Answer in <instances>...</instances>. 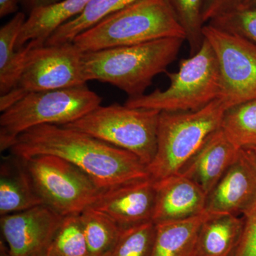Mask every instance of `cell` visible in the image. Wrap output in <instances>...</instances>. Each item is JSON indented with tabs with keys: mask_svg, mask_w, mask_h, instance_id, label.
<instances>
[{
	"mask_svg": "<svg viewBox=\"0 0 256 256\" xmlns=\"http://www.w3.org/2000/svg\"><path fill=\"white\" fill-rule=\"evenodd\" d=\"M102 98L87 86L30 92L2 112L0 151L10 150L18 136L44 124L66 126L101 106Z\"/></svg>",
	"mask_w": 256,
	"mask_h": 256,
	"instance_id": "cell-4",
	"label": "cell"
},
{
	"mask_svg": "<svg viewBox=\"0 0 256 256\" xmlns=\"http://www.w3.org/2000/svg\"><path fill=\"white\" fill-rule=\"evenodd\" d=\"M182 26L190 48V54L194 55L201 48L204 37L203 28L204 0H168Z\"/></svg>",
	"mask_w": 256,
	"mask_h": 256,
	"instance_id": "cell-25",
	"label": "cell"
},
{
	"mask_svg": "<svg viewBox=\"0 0 256 256\" xmlns=\"http://www.w3.org/2000/svg\"><path fill=\"white\" fill-rule=\"evenodd\" d=\"M156 236L153 222L122 228L110 256H151Z\"/></svg>",
	"mask_w": 256,
	"mask_h": 256,
	"instance_id": "cell-26",
	"label": "cell"
},
{
	"mask_svg": "<svg viewBox=\"0 0 256 256\" xmlns=\"http://www.w3.org/2000/svg\"><path fill=\"white\" fill-rule=\"evenodd\" d=\"M156 224L188 220L204 213L207 196L196 184L184 175H172L154 182Z\"/></svg>",
	"mask_w": 256,
	"mask_h": 256,
	"instance_id": "cell-14",
	"label": "cell"
},
{
	"mask_svg": "<svg viewBox=\"0 0 256 256\" xmlns=\"http://www.w3.org/2000/svg\"><path fill=\"white\" fill-rule=\"evenodd\" d=\"M92 1L62 0L56 4L32 10L18 36L16 50L32 41L46 44L56 30L82 14Z\"/></svg>",
	"mask_w": 256,
	"mask_h": 256,
	"instance_id": "cell-17",
	"label": "cell"
},
{
	"mask_svg": "<svg viewBox=\"0 0 256 256\" xmlns=\"http://www.w3.org/2000/svg\"><path fill=\"white\" fill-rule=\"evenodd\" d=\"M84 55L74 42L54 45L37 43L28 54L16 86L0 97V112L30 92L86 85Z\"/></svg>",
	"mask_w": 256,
	"mask_h": 256,
	"instance_id": "cell-8",
	"label": "cell"
},
{
	"mask_svg": "<svg viewBox=\"0 0 256 256\" xmlns=\"http://www.w3.org/2000/svg\"><path fill=\"white\" fill-rule=\"evenodd\" d=\"M244 227V216L208 215L200 228L193 256H234Z\"/></svg>",
	"mask_w": 256,
	"mask_h": 256,
	"instance_id": "cell-18",
	"label": "cell"
},
{
	"mask_svg": "<svg viewBox=\"0 0 256 256\" xmlns=\"http://www.w3.org/2000/svg\"><path fill=\"white\" fill-rule=\"evenodd\" d=\"M10 153L23 159L52 156L86 173L102 190L149 178L137 156L77 130L44 124L20 134Z\"/></svg>",
	"mask_w": 256,
	"mask_h": 256,
	"instance_id": "cell-1",
	"label": "cell"
},
{
	"mask_svg": "<svg viewBox=\"0 0 256 256\" xmlns=\"http://www.w3.org/2000/svg\"><path fill=\"white\" fill-rule=\"evenodd\" d=\"M136 1L138 0H92L82 14L56 30L45 44L73 42L84 32Z\"/></svg>",
	"mask_w": 256,
	"mask_h": 256,
	"instance_id": "cell-21",
	"label": "cell"
},
{
	"mask_svg": "<svg viewBox=\"0 0 256 256\" xmlns=\"http://www.w3.org/2000/svg\"><path fill=\"white\" fill-rule=\"evenodd\" d=\"M64 217L42 204L0 217L2 235L11 256H44Z\"/></svg>",
	"mask_w": 256,
	"mask_h": 256,
	"instance_id": "cell-11",
	"label": "cell"
},
{
	"mask_svg": "<svg viewBox=\"0 0 256 256\" xmlns=\"http://www.w3.org/2000/svg\"><path fill=\"white\" fill-rule=\"evenodd\" d=\"M185 42L168 38L140 44L84 52L87 82H107L129 98L144 95L156 76L166 72Z\"/></svg>",
	"mask_w": 256,
	"mask_h": 256,
	"instance_id": "cell-2",
	"label": "cell"
},
{
	"mask_svg": "<svg viewBox=\"0 0 256 256\" xmlns=\"http://www.w3.org/2000/svg\"><path fill=\"white\" fill-rule=\"evenodd\" d=\"M256 6V0H244L242 6L240 8H254Z\"/></svg>",
	"mask_w": 256,
	"mask_h": 256,
	"instance_id": "cell-32",
	"label": "cell"
},
{
	"mask_svg": "<svg viewBox=\"0 0 256 256\" xmlns=\"http://www.w3.org/2000/svg\"><path fill=\"white\" fill-rule=\"evenodd\" d=\"M183 38L184 31L168 0H138L79 35L73 42L84 52Z\"/></svg>",
	"mask_w": 256,
	"mask_h": 256,
	"instance_id": "cell-3",
	"label": "cell"
},
{
	"mask_svg": "<svg viewBox=\"0 0 256 256\" xmlns=\"http://www.w3.org/2000/svg\"><path fill=\"white\" fill-rule=\"evenodd\" d=\"M60 1L62 0H20V3L31 12L37 8L56 4Z\"/></svg>",
	"mask_w": 256,
	"mask_h": 256,
	"instance_id": "cell-31",
	"label": "cell"
},
{
	"mask_svg": "<svg viewBox=\"0 0 256 256\" xmlns=\"http://www.w3.org/2000/svg\"><path fill=\"white\" fill-rule=\"evenodd\" d=\"M166 75L170 80L168 88L129 98L124 105L160 112H188L200 110L220 98V69L206 40L197 53L180 62L178 72Z\"/></svg>",
	"mask_w": 256,
	"mask_h": 256,
	"instance_id": "cell-6",
	"label": "cell"
},
{
	"mask_svg": "<svg viewBox=\"0 0 256 256\" xmlns=\"http://www.w3.org/2000/svg\"><path fill=\"white\" fill-rule=\"evenodd\" d=\"M156 203V183L149 178L102 190L90 207L124 228L153 222Z\"/></svg>",
	"mask_w": 256,
	"mask_h": 256,
	"instance_id": "cell-13",
	"label": "cell"
},
{
	"mask_svg": "<svg viewBox=\"0 0 256 256\" xmlns=\"http://www.w3.org/2000/svg\"><path fill=\"white\" fill-rule=\"evenodd\" d=\"M20 0H0V18L18 12Z\"/></svg>",
	"mask_w": 256,
	"mask_h": 256,
	"instance_id": "cell-30",
	"label": "cell"
},
{
	"mask_svg": "<svg viewBox=\"0 0 256 256\" xmlns=\"http://www.w3.org/2000/svg\"><path fill=\"white\" fill-rule=\"evenodd\" d=\"M239 150L220 128L207 140L180 173L196 184L208 197L233 164Z\"/></svg>",
	"mask_w": 256,
	"mask_h": 256,
	"instance_id": "cell-15",
	"label": "cell"
},
{
	"mask_svg": "<svg viewBox=\"0 0 256 256\" xmlns=\"http://www.w3.org/2000/svg\"><path fill=\"white\" fill-rule=\"evenodd\" d=\"M244 218V230L234 256H256V202Z\"/></svg>",
	"mask_w": 256,
	"mask_h": 256,
	"instance_id": "cell-28",
	"label": "cell"
},
{
	"mask_svg": "<svg viewBox=\"0 0 256 256\" xmlns=\"http://www.w3.org/2000/svg\"><path fill=\"white\" fill-rule=\"evenodd\" d=\"M46 256H90L79 215L64 217Z\"/></svg>",
	"mask_w": 256,
	"mask_h": 256,
	"instance_id": "cell-24",
	"label": "cell"
},
{
	"mask_svg": "<svg viewBox=\"0 0 256 256\" xmlns=\"http://www.w3.org/2000/svg\"><path fill=\"white\" fill-rule=\"evenodd\" d=\"M256 202V154L254 150L242 149L207 197L205 212L208 214L244 216Z\"/></svg>",
	"mask_w": 256,
	"mask_h": 256,
	"instance_id": "cell-12",
	"label": "cell"
},
{
	"mask_svg": "<svg viewBox=\"0 0 256 256\" xmlns=\"http://www.w3.org/2000/svg\"><path fill=\"white\" fill-rule=\"evenodd\" d=\"M220 129L237 149L256 148V100L226 109Z\"/></svg>",
	"mask_w": 256,
	"mask_h": 256,
	"instance_id": "cell-23",
	"label": "cell"
},
{
	"mask_svg": "<svg viewBox=\"0 0 256 256\" xmlns=\"http://www.w3.org/2000/svg\"><path fill=\"white\" fill-rule=\"evenodd\" d=\"M24 160L43 204L63 217L80 214L102 191L89 175L62 158L38 156Z\"/></svg>",
	"mask_w": 256,
	"mask_h": 256,
	"instance_id": "cell-9",
	"label": "cell"
},
{
	"mask_svg": "<svg viewBox=\"0 0 256 256\" xmlns=\"http://www.w3.org/2000/svg\"></svg>",
	"mask_w": 256,
	"mask_h": 256,
	"instance_id": "cell-34",
	"label": "cell"
},
{
	"mask_svg": "<svg viewBox=\"0 0 256 256\" xmlns=\"http://www.w3.org/2000/svg\"><path fill=\"white\" fill-rule=\"evenodd\" d=\"M26 18V15L23 12H18L9 22L2 26L0 30L1 96L6 95L16 86L30 50L40 42H30L26 46L16 50V42Z\"/></svg>",
	"mask_w": 256,
	"mask_h": 256,
	"instance_id": "cell-19",
	"label": "cell"
},
{
	"mask_svg": "<svg viewBox=\"0 0 256 256\" xmlns=\"http://www.w3.org/2000/svg\"><path fill=\"white\" fill-rule=\"evenodd\" d=\"M208 24L245 38L256 45V6L239 8Z\"/></svg>",
	"mask_w": 256,
	"mask_h": 256,
	"instance_id": "cell-27",
	"label": "cell"
},
{
	"mask_svg": "<svg viewBox=\"0 0 256 256\" xmlns=\"http://www.w3.org/2000/svg\"><path fill=\"white\" fill-rule=\"evenodd\" d=\"M203 34L214 52L226 108L256 100V45L206 24Z\"/></svg>",
	"mask_w": 256,
	"mask_h": 256,
	"instance_id": "cell-10",
	"label": "cell"
},
{
	"mask_svg": "<svg viewBox=\"0 0 256 256\" xmlns=\"http://www.w3.org/2000/svg\"><path fill=\"white\" fill-rule=\"evenodd\" d=\"M244 0H204V21L208 24L226 13L238 9Z\"/></svg>",
	"mask_w": 256,
	"mask_h": 256,
	"instance_id": "cell-29",
	"label": "cell"
},
{
	"mask_svg": "<svg viewBox=\"0 0 256 256\" xmlns=\"http://www.w3.org/2000/svg\"><path fill=\"white\" fill-rule=\"evenodd\" d=\"M252 150H254V152H255L256 156V148H254V149H252Z\"/></svg>",
	"mask_w": 256,
	"mask_h": 256,
	"instance_id": "cell-33",
	"label": "cell"
},
{
	"mask_svg": "<svg viewBox=\"0 0 256 256\" xmlns=\"http://www.w3.org/2000/svg\"><path fill=\"white\" fill-rule=\"evenodd\" d=\"M161 112L114 104L99 106L68 126L138 156L149 166L156 156Z\"/></svg>",
	"mask_w": 256,
	"mask_h": 256,
	"instance_id": "cell-7",
	"label": "cell"
},
{
	"mask_svg": "<svg viewBox=\"0 0 256 256\" xmlns=\"http://www.w3.org/2000/svg\"><path fill=\"white\" fill-rule=\"evenodd\" d=\"M226 109L220 98L196 111L161 112L156 154L148 166L150 178L158 182L178 174L220 129Z\"/></svg>",
	"mask_w": 256,
	"mask_h": 256,
	"instance_id": "cell-5",
	"label": "cell"
},
{
	"mask_svg": "<svg viewBox=\"0 0 256 256\" xmlns=\"http://www.w3.org/2000/svg\"><path fill=\"white\" fill-rule=\"evenodd\" d=\"M204 213L188 220L156 224V236L151 256H193Z\"/></svg>",
	"mask_w": 256,
	"mask_h": 256,
	"instance_id": "cell-20",
	"label": "cell"
},
{
	"mask_svg": "<svg viewBox=\"0 0 256 256\" xmlns=\"http://www.w3.org/2000/svg\"><path fill=\"white\" fill-rule=\"evenodd\" d=\"M90 256H110L122 228L102 212L88 207L79 214Z\"/></svg>",
	"mask_w": 256,
	"mask_h": 256,
	"instance_id": "cell-22",
	"label": "cell"
},
{
	"mask_svg": "<svg viewBox=\"0 0 256 256\" xmlns=\"http://www.w3.org/2000/svg\"><path fill=\"white\" fill-rule=\"evenodd\" d=\"M43 204L23 158L11 154L0 163V216Z\"/></svg>",
	"mask_w": 256,
	"mask_h": 256,
	"instance_id": "cell-16",
	"label": "cell"
}]
</instances>
